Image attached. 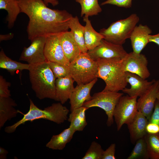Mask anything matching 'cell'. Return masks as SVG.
<instances>
[{
    "label": "cell",
    "mask_w": 159,
    "mask_h": 159,
    "mask_svg": "<svg viewBox=\"0 0 159 159\" xmlns=\"http://www.w3.org/2000/svg\"><path fill=\"white\" fill-rule=\"evenodd\" d=\"M139 19L133 14L126 18L112 23L107 29H101L100 33L104 39L112 43L122 45L131 35Z\"/></svg>",
    "instance_id": "cell-5"
},
{
    "label": "cell",
    "mask_w": 159,
    "mask_h": 159,
    "mask_svg": "<svg viewBox=\"0 0 159 159\" xmlns=\"http://www.w3.org/2000/svg\"><path fill=\"white\" fill-rule=\"evenodd\" d=\"M8 153L7 150L5 149L4 148L0 147V159H6L7 155Z\"/></svg>",
    "instance_id": "cell-39"
},
{
    "label": "cell",
    "mask_w": 159,
    "mask_h": 159,
    "mask_svg": "<svg viewBox=\"0 0 159 159\" xmlns=\"http://www.w3.org/2000/svg\"><path fill=\"white\" fill-rule=\"evenodd\" d=\"M29 109L27 112L24 114L23 117L14 124L6 127L5 132L11 133L15 131L19 125L27 121L43 119L53 122L57 124L63 123L68 119L69 110L60 102L53 103L44 110L36 106L32 100L29 99Z\"/></svg>",
    "instance_id": "cell-4"
},
{
    "label": "cell",
    "mask_w": 159,
    "mask_h": 159,
    "mask_svg": "<svg viewBox=\"0 0 159 159\" xmlns=\"http://www.w3.org/2000/svg\"><path fill=\"white\" fill-rule=\"evenodd\" d=\"M69 68L70 75L77 85L87 84L97 78V62L87 53H81L70 62Z\"/></svg>",
    "instance_id": "cell-6"
},
{
    "label": "cell",
    "mask_w": 159,
    "mask_h": 159,
    "mask_svg": "<svg viewBox=\"0 0 159 159\" xmlns=\"http://www.w3.org/2000/svg\"><path fill=\"white\" fill-rule=\"evenodd\" d=\"M75 132L74 128L69 126L59 134L53 135L46 146L53 150H63L72 139Z\"/></svg>",
    "instance_id": "cell-22"
},
{
    "label": "cell",
    "mask_w": 159,
    "mask_h": 159,
    "mask_svg": "<svg viewBox=\"0 0 159 159\" xmlns=\"http://www.w3.org/2000/svg\"><path fill=\"white\" fill-rule=\"evenodd\" d=\"M123 94L118 92L103 90L95 93L91 99L85 102L83 106L88 109L99 107L104 110L107 117L106 124L108 127L114 122L113 112L115 106Z\"/></svg>",
    "instance_id": "cell-7"
},
{
    "label": "cell",
    "mask_w": 159,
    "mask_h": 159,
    "mask_svg": "<svg viewBox=\"0 0 159 159\" xmlns=\"http://www.w3.org/2000/svg\"><path fill=\"white\" fill-rule=\"evenodd\" d=\"M136 96H122L113 112V117L117 130H119L124 124L127 125L133 119L138 111Z\"/></svg>",
    "instance_id": "cell-8"
},
{
    "label": "cell",
    "mask_w": 159,
    "mask_h": 159,
    "mask_svg": "<svg viewBox=\"0 0 159 159\" xmlns=\"http://www.w3.org/2000/svg\"><path fill=\"white\" fill-rule=\"evenodd\" d=\"M87 53L92 59L96 61L99 59H122L128 53L122 45L115 44L103 39L100 45L93 49L88 50Z\"/></svg>",
    "instance_id": "cell-9"
},
{
    "label": "cell",
    "mask_w": 159,
    "mask_h": 159,
    "mask_svg": "<svg viewBox=\"0 0 159 159\" xmlns=\"http://www.w3.org/2000/svg\"><path fill=\"white\" fill-rule=\"evenodd\" d=\"M104 150L101 145L92 141L82 159H102Z\"/></svg>",
    "instance_id": "cell-30"
},
{
    "label": "cell",
    "mask_w": 159,
    "mask_h": 159,
    "mask_svg": "<svg viewBox=\"0 0 159 159\" xmlns=\"http://www.w3.org/2000/svg\"><path fill=\"white\" fill-rule=\"evenodd\" d=\"M148 64V60L145 55L133 52L128 53L122 59V66L125 72L135 74L145 79L150 75Z\"/></svg>",
    "instance_id": "cell-10"
},
{
    "label": "cell",
    "mask_w": 159,
    "mask_h": 159,
    "mask_svg": "<svg viewBox=\"0 0 159 159\" xmlns=\"http://www.w3.org/2000/svg\"><path fill=\"white\" fill-rule=\"evenodd\" d=\"M46 37L40 36L31 40L28 47H24L19 60L27 62L30 64H37L47 61L44 53Z\"/></svg>",
    "instance_id": "cell-11"
},
{
    "label": "cell",
    "mask_w": 159,
    "mask_h": 159,
    "mask_svg": "<svg viewBox=\"0 0 159 159\" xmlns=\"http://www.w3.org/2000/svg\"><path fill=\"white\" fill-rule=\"evenodd\" d=\"M30 66L29 64H24L11 59L7 57L3 49L0 52V68L7 70L11 75H13L17 70H28Z\"/></svg>",
    "instance_id": "cell-26"
},
{
    "label": "cell",
    "mask_w": 159,
    "mask_h": 159,
    "mask_svg": "<svg viewBox=\"0 0 159 159\" xmlns=\"http://www.w3.org/2000/svg\"><path fill=\"white\" fill-rule=\"evenodd\" d=\"M81 6V16H88L97 15L102 10L98 3V0H74Z\"/></svg>",
    "instance_id": "cell-27"
},
{
    "label": "cell",
    "mask_w": 159,
    "mask_h": 159,
    "mask_svg": "<svg viewBox=\"0 0 159 159\" xmlns=\"http://www.w3.org/2000/svg\"><path fill=\"white\" fill-rule=\"evenodd\" d=\"M149 40V42H154L159 46V33L155 35H150Z\"/></svg>",
    "instance_id": "cell-38"
},
{
    "label": "cell",
    "mask_w": 159,
    "mask_h": 159,
    "mask_svg": "<svg viewBox=\"0 0 159 159\" xmlns=\"http://www.w3.org/2000/svg\"><path fill=\"white\" fill-rule=\"evenodd\" d=\"M159 90V80L156 81L137 100L138 111L143 114L148 121L153 111Z\"/></svg>",
    "instance_id": "cell-13"
},
{
    "label": "cell",
    "mask_w": 159,
    "mask_h": 159,
    "mask_svg": "<svg viewBox=\"0 0 159 159\" xmlns=\"http://www.w3.org/2000/svg\"><path fill=\"white\" fill-rule=\"evenodd\" d=\"M60 43L64 53L70 62L73 61L81 53L71 31L59 34Z\"/></svg>",
    "instance_id": "cell-17"
},
{
    "label": "cell",
    "mask_w": 159,
    "mask_h": 159,
    "mask_svg": "<svg viewBox=\"0 0 159 159\" xmlns=\"http://www.w3.org/2000/svg\"><path fill=\"white\" fill-rule=\"evenodd\" d=\"M97 80V78H96L89 83L77 85L74 87L69 99L71 112L82 106L84 102L91 99L90 91Z\"/></svg>",
    "instance_id": "cell-15"
},
{
    "label": "cell",
    "mask_w": 159,
    "mask_h": 159,
    "mask_svg": "<svg viewBox=\"0 0 159 159\" xmlns=\"http://www.w3.org/2000/svg\"><path fill=\"white\" fill-rule=\"evenodd\" d=\"M110 4L119 7L129 8L132 4V0H107L101 4V5Z\"/></svg>",
    "instance_id": "cell-33"
},
{
    "label": "cell",
    "mask_w": 159,
    "mask_h": 159,
    "mask_svg": "<svg viewBox=\"0 0 159 159\" xmlns=\"http://www.w3.org/2000/svg\"><path fill=\"white\" fill-rule=\"evenodd\" d=\"M148 122L159 125V102L156 100L154 109Z\"/></svg>",
    "instance_id": "cell-35"
},
{
    "label": "cell",
    "mask_w": 159,
    "mask_h": 159,
    "mask_svg": "<svg viewBox=\"0 0 159 159\" xmlns=\"http://www.w3.org/2000/svg\"><path fill=\"white\" fill-rule=\"evenodd\" d=\"M21 13L26 14L29 21L27 27L29 39L47 37L68 31L73 16L65 10L51 9L43 0H18Z\"/></svg>",
    "instance_id": "cell-1"
},
{
    "label": "cell",
    "mask_w": 159,
    "mask_h": 159,
    "mask_svg": "<svg viewBox=\"0 0 159 159\" xmlns=\"http://www.w3.org/2000/svg\"><path fill=\"white\" fill-rule=\"evenodd\" d=\"M122 59H99L95 61L98 65L97 77L105 83L103 90L118 92L126 87V72L122 66Z\"/></svg>",
    "instance_id": "cell-3"
},
{
    "label": "cell",
    "mask_w": 159,
    "mask_h": 159,
    "mask_svg": "<svg viewBox=\"0 0 159 159\" xmlns=\"http://www.w3.org/2000/svg\"><path fill=\"white\" fill-rule=\"evenodd\" d=\"M11 85L10 82L7 81L2 76H0V97H7L11 96L9 89Z\"/></svg>",
    "instance_id": "cell-32"
},
{
    "label": "cell",
    "mask_w": 159,
    "mask_h": 159,
    "mask_svg": "<svg viewBox=\"0 0 159 159\" xmlns=\"http://www.w3.org/2000/svg\"><path fill=\"white\" fill-rule=\"evenodd\" d=\"M146 130L148 134H159V125L154 123L148 122L146 127Z\"/></svg>",
    "instance_id": "cell-36"
},
{
    "label": "cell",
    "mask_w": 159,
    "mask_h": 159,
    "mask_svg": "<svg viewBox=\"0 0 159 159\" xmlns=\"http://www.w3.org/2000/svg\"><path fill=\"white\" fill-rule=\"evenodd\" d=\"M144 138L149 158L159 159V134H147Z\"/></svg>",
    "instance_id": "cell-28"
},
{
    "label": "cell",
    "mask_w": 159,
    "mask_h": 159,
    "mask_svg": "<svg viewBox=\"0 0 159 159\" xmlns=\"http://www.w3.org/2000/svg\"><path fill=\"white\" fill-rule=\"evenodd\" d=\"M157 100L159 102V90L157 94Z\"/></svg>",
    "instance_id": "cell-41"
},
{
    "label": "cell",
    "mask_w": 159,
    "mask_h": 159,
    "mask_svg": "<svg viewBox=\"0 0 159 159\" xmlns=\"http://www.w3.org/2000/svg\"><path fill=\"white\" fill-rule=\"evenodd\" d=\"M74 81L70 75L56 79L55 86L57 101H60L63 104L69 99L74 88L73 85Z\"/></svg>",
    "instance_id": "cell-18"
},
{
    "label": "cell",
    "mask_w": 159,
    "mask_h": 159,
    "mask_svg": "<svg viewBox=\"0 0 159 159\" xmlns=\"http://www.w3.org/2000/svg\"><path fill=\"white\" fill-rule=\"evenodd\" d=\"M59 34H52L47 37L44 49V54L47 61L56 62L69 66L70 62L66 57L61 45Z\"/></svg>",
    "instance_id": "cell-12"
},
{
    "label": "cell",
    "mask_w": 159,
    "mask_h": 159,
    "mask_svg": "<svg viewBox=\"0 0 159 159\" xmlns=\"http://www.w3.org/2000/svg\"><path fill=\"white\" fill-rule=\"evenodd\" d=\"M45 4L48 6L49 4H51L54 6L57 5L59 3L57 0H43Z\"/></svg>",
    "instance_id": "cell-40"
},
{
    "label": "cell",
    "mask_w": 159,
    "mask_h": 159,
    "mask_svg": "<svg viewBox=\"0 0 159 159\" xmlns=\"http://www.w3.org/2000/svg\"><path fill=\"white\" fill-rule=\"evenodd\" d=\"M127 82L130 85V88L125 87L122 91L131 97L140 96L156 81L154 79L148 81L138 75L130 72H126Z\"/></svg>",
    "instance_id": "cell-14"
},
{
    "label": "cell",
    "mask_w": 159,
    "mask_h": 159,
    "mask_svg": "<svg viewBox=\"0 0 159 159\" xmlns=\"http://www.w3.org/2000/svg\"><path fill=\"white\" fill-rule=\"evenodd\" d=\"M14 35V34L12 33H10L6 34H1L0 35V41L10 40L13 38Z\"/></svg>",
    "instance_id": "cell-37"
},
{
    "label": "cell",
    "mask_w": 159,
    "mask_h": 159,
    "mask_svg": "<svg viewBox=\"0 0 159 159\" xmlns=\"http://www.w3.org/2000/svg\"><path fill=\"white\" fill-rule=\"evenodd\" d=\"M88 108L84 106L77 108L71 112L68 120L70 122L69 127L76 131L83 130L87 125L85 117V111Z\"/></svg>",
    "instance_id": "cell-25"
},
{
    "label": "cell",
    "mask_w": 159,
    "mask_h": 159,
    "mask_svg": "<svg viewBox=\"0 0 159 159\" xmlns=\"http://www.w3.org/2000/svg\"><path fill=\"white\" fill-rule=\"evenodd\" d=\"M69 26L81 53H87L88 50L86 47L84 39V26L80 24L77 16L72 17Z\"/></svg>",
    "instance_id": "cell-24"
},
{
    "label": "cell",
    "mask_w": 159,
    "mask_h": 159,
    "mask_svg": "<svg viewBox=\"0 0 159 159\" xmlns=\"http://www.w3.org/2000/svg\"><path fill=\"white\" fill-rule=\"evenodd\" d=\"M149 159L147 144L144 138L136 141L134 147L127 159Z\"/></svg>",
    "instance_id": "cell-29"
},
{
    "label": "cell",
    "mask_w": 159,
    "mask_h": 159,
    "mask_svg": "<svg viewBox=\"0 0 159 159\" xmlns=\"http://www.w3.org/2000/svg\"><path fill=\"white\" fill-rule=\"evenodd\" d=\"M148 121L142 113L138 111L132 121L127 125L132 141H136L147 134L146 128Z\"/></svg>",
    "instance_id": "cell-19"
},
{
    "label": "cell",
    "mask_w": 159,
    "mask_h": 159,
    "mask_svg": "<svg viewBox=\"0 0 159 159\" xmlns=\"http://www.w3.org/2000/svg\"><path fill=\"white\" fill-rule=\"evenodd\" d=\"M29 78L32 88L39 99L49 98L57 101L55 83L56 78L47 61L30 64Z\"/></svg>",
    "instance_id": "cell-2"
},
{
    "label": "cell",
    "mask_w": 159,
    "mask_h": 159,
    "mask_svg": "<svg viewBox=\"0 0 159 159\" xmlns=\"http://www.w3.org/2000/svg\"><path fill=\"white\" fill-rule=\"evenodd\" d=\"M151 33V29L146 25L140 24L135 27L130 38L133 52L140 53L149 42V36Z\"/></svg>",
    "instance_id": "cell-16"
},
{
    "label": "cell",
    "mask_w": 159,
    "mask_h": 159,
    "mask_svg": "<svg viewBox=\"0 0 159 159\" xmlns=\"http://www.w3.org/2000/svg\"><path fill=\"white\" fill-rule=\"evenodd\" d=\"M17 105L15 101L10 97H0V129L8 120L16 117L18 111L14 107Z\"/></svg>",
    "instance_id": "cell-20"
},
{
    "label": "cell",
    "mask_w": 159,
    "mask_h": 159,
    "mask_svg": "<svg viewBox=\"0 0 159 159\" xmlns=\"http://www.w3.org/2000/svg\"><path fill=\"white\" fill-rule=\"evenodd\" d=\"M0 9L7 12L6 20L8 22V28L11 29L19 14L21 13L18 0H0Z\"/></svg>",
    "instance_id": "cell-23"
},
{
    "label": "cell",
    "mask_w": 159,
    "mask_h": 159,
    "mask_svg": "<svg viewBox=\"0 0 159 159\" xmlns=\"http://www.w3.org/2000/svg\"><path fill=\"white\" fill-rule=\"evenodd\" d=\"M89 16H85L83 20L85 22L84 26V39L86 47L88 50L93 49L101 43L103 36L93 28Z\"/></svg>",
    "instance_id": "cell-21"
},
{
    "label": "cell",
    "mask_w": 159,
    "mask_h": 159,
    "mask_svg": "<svg viewBox=\"0 0 159 159\" xmlns=\"http://www.w3.org/2000/svg\"><path fill=\"white\" fill-rule=\"evenodd\" d=\"M116 145L115 143H112L109 147L104 151L102 159H115V156Z\"/></svg>",
    "instance_id": "cell-34"
},
{
    "label": "cell",
    "mask_w": 159,
    "mask_h": 159,
    "mask_svg": "<svg viewBox=\"0 0 159 159\" xmlns=\"http://www.w3.org/2000/svg\"><path fill=\"white\" fill-rule=\"evenodd\" d=\"M47 62L56 79L70 75L69 66L56 62L47 61Z\"/></svg>",
    "instance_id": "cell-31"
}]
</instances>
